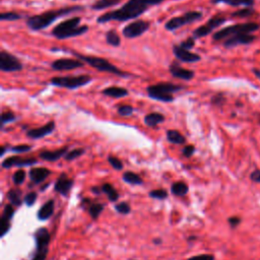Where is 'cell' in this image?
Listing matches in <instances>:
<instances>
[{
    "mask_svg": "<svg viewBox=\"0 0 260 260\" xmlns=\"http://www.w3.org/2000/svg\"><path fill=\"white\" fill-rule=\"evenodd\" d=\"M166 0H128L121 7L105 12L96 17L98 23L109 21H126L138 18L149 7L160 4Z\"/></svg>",
    "mask_w": 260,
    "mask_h": 260,
    "instance_id": "6da1fadb",
    "label": "cell"
},
{
    "mask_svg": "<svg viewBox=\"0 0 260 260\" xmlns=\"http://www.w3.org/2000/svg\"><path fill=\"white\" fill-rule=\"evenodd\" d=\"M83 9L84 7L80 5H72V6H65L57 9H51V10L44 11L40 14H35L27 17L25 23L30 30L39 31L51 25L56 19L63 17L65 15L71 14L73 12H78Z\"/></svg>",
    "mask_w": 260,
    "mask_h": 260,
    "instance_id": "7a4b0ae2",
    "label": "cell"
},
{
    "mask_svg": "<svg viewBox=\"0 0 260 260\" xmlns=\"http://www.w3.org/2000/svg\"><path fill=\"white\" fill-rule=\"evenodd\" d=\"M80 22L81 18L79 16H73L65 19L56 24L51 30V34L58 40H65L84 35L88 31L89 27L86 24L80 25Z\"/></svg>",
    "mask_w": 260,
    "mask_h": 260,
    "instance_id": "3957f363",
    "label": "cell"
},
{
    "mask_svg": "<svg viewBox=\"0 0 260 260\" xmlns=\"http://www.w3.org/2000/svg\"><path fill=\"white\" fill-rule=\"evenodd\" d=\"M70 53L74 57H76L77 59H79L83 63L88 64L89 66H91L92 68H94L98 71L111 73V74H114V75H117V76H120V77H124V78L130 76V74L128 72L123 71L122 69H120L116 65L112 64L110 61H108L105 58L98 57V56H91V55H83V54L78 53V52L73 51V50H71Z\"/></svg>",
    "mask_w": 260,
    "mask_h": 260,
    "instance_id": "277c9868",
    "label": "cell"
},
{
    "mask_svg": "<svg viewBox=\"0 0 260 260\" xmlns=\"http://www.w3.org/2000/svg\"><path fill=\"white\" fill-rule=\"evenodd\" d=\"M183 88L184 85L176 84L169 81H161L148 85L146 87V92L147 96L152 100L159 101L162 103H172L175 100L173 93Z\"/></svg>",
    "mask_w": 260,
    "mask_h": 260,
    "instance_id": "5b68a950",
    "label": "cell"
},
{
    "mask_svg": "<svg viewBox=\"0 0 260 260\" xmlns=\"http://www.w3.org/2000/svg\"><path fill=\"white\" fill-rule=\"evenodd\" d=\"M258 27H259V24L256 22L236 23L215 31L212 36V39L213 41H221V40H226L231 37L242 35V34H252L253 31L257 30Z\"/></svg>",
    "mask_w": 260,
    "mask_h": 260,
    "instance_id": "8992f818",
    "label": "cell"
},
{
    "mask_svg": "<svg viewBox=\"0 0 260 260\" xmlns=\"http://www.w3.org/2000/svg\"><path fill=\"white\" fill-rule=\"evenodd\" d=\"M91 76L87 74L80 75H66V76H54L50 79V82L58 87L67 89H76L91 82Z\"/></svg>",
    "mask_w": 260,
    "mask_h": 260,
    "instance_id": "52a82bcc",
    "label": "cell"
},
{
    "mask_svg": "<svg viewBox=\"0 0 260 260\" xmlns=\"http://www.w3.org/2000/svg\"><path fill=\"white\" fill-rule=\"evenodd\" d=\"M50 234L46 228H40L35 233L36 250L31 257V260H46L49 252Z\"/></svg>",
    "mask_w": 260,
    "mask_h": 260,
    "instance_id": "ba28073f",
    "label": "cell"
},
{
    "mask_svg": "<svg viewBox=\"0 0 260 260\" xmlns=\"http://www.w3.org/2000/svg\"><path fill=\"white\" fill-rule=\"evenodd\" d=\"M201 17H202L201 11H197V10L186 11L182 15L170 18L165 23V28L169 31H174L184 25H187V24L195 22L196 20H199Z\"/></svg>",
    "mask_w": 260,
    "mask_h": 260,
    "instance_id": "9c48e42d",
    "label": "cell"
},
{
    "mask_svg": "<svg viewBox=\"0 0 260 260\" xmlns=\"http://www.w3.org/2000/svg\"><path fill=\"white\" fill-rule=\"evenodd\" d=\"M226 18L221 15V14H216L212 17H210L206 23L198 26L197 28H195L192 32V37L196 40V39H200L203 37H206L207 35L211 34L212 30H214L216 27L220 26L221 24H223L225 22Z\"/></svg>",
    "mask_w": 260,
    "mask_h": 260,
    "instance_id": "30bf717a",
    "label": "cell"
},
{
    "mask_svg": "<svg viewBox=\"0 0 260 260\" xmlns=\"http://www.w3.org/2000/svg\"><path fill=\"white\" fill-rule=\"evenodd\" d=\"M149 27L150 21L138 18L137 20L131 21L126 24L122 29V34L126 39H135L146 32Z\"/></svg>",
    "mask_w": 260,
    "mask_h": 260,
    "instance_id": "8fae6325",
    "label": "cell"
},
{
    "mask_svg": "<svg viewBox=\"0 0 260 260\" xmlns=\"http://www.w3.org/2000/svg\"><path fill=\"white\" fill-rule=\"evenodd\" d=\"M23 68L21 61L8 51L0 52V70L2 72H16Z\"/></svg>",
    "mask_w": 260,
    "mask_h": 260,
    "instance_id": "7c38bea8",
    "label": "cell"
},
{
    "mask_svg": "<svg viewBox=\"0 0 260 260\" xmlns=\"http://www.w3.org/2000/svg\"><path fill=\"white\" fill-rule=\"evenodd\" d=\"M83 66L84 63L77 58H60L51 63V68L56 71H70Z\"/></svg>",
    "mask_w": 260,
    "mask_h": 260,
    "instance_id": "4fadbf2b",
    "label": "cell"
},
{
    "mask_svg": "<svg viewBox=\"0 0 260 260\" xmlns=\"http://www.w3.org/2000/svg\"><path fill=\"white\" fill-rule=\"evenodd\" d=\"M172 51H173V54H174L175 58L180 62L195 63V62L200 61V59H201L200 55H198L197 53H192V52L182 48L179 44L173 45Z\"/></svg>",
    "mask_w": 260,
    "mask_h": 260,
    "instance_id": "5bb4252c",
    "label": "cell"
},
{
    "mask_svg": "<svg viewBox=\"0 0 260 260\" xmlns=\"http://www.w3.org/2000/svg\"><path fill=\"white\" fill-rule=\"evenodd\" d=\"M38 162L35 157H21L19 155H11L3 159L1 166L3 169H10L13 167H29Z\"/></svg>",
    "mask_w": 260,
    "mask_h": 260,
    "instance_id": "9a60e30c",
    "label": "cell"
},
{
    "mask_svg": "<svg viewBox=\"0 0 260 260\" xmlns=\"http://www.w3.org/2000/svg\"><path fill=\"white\" fill-rule=\"evenodd\" d=\"M56 128L55 121L51 120L48 123H46L44 126L38 127V128H29L25 131V134L30 139H41L48 135H50L52 132H54Z\"/></svg>",
    "mask_w": 260,
    "mask_h": 260,
    "instance_id": "2e32d148",
    "label": "cell"
},
{
    "mask_svg": "<svg viewBox=\"0 0 260 260\" xmlns=\"http://www.w3.org/2000/svg\"><path fill=\"white\" fill-rule=\"evenodd\" d=\"M14 207L12 204H5L0 217V236L4 237L10 230V221L14 215Z\"/></svg>",
    "mask_w": 260,
    "mask_h": 260,
    "instance_id": "e0dca14e",
    "label": "cell"
},
{
    "mask_svg": "<svg viewBox=\"0 0 260 260\" xmlns=\"http://www.w3.org/2000/svg\"><path fill=\"white\" fill-rule=\"evenodd\" d=\"M169 71H170V73H171L174 77L179 78V79H182V80H191V79H193V77H194V75H195L194 71L182 67V66L180 65V63H179L178 60L173 61V62L169 65Z\"/></svg>",
    "mask_w": 260,
    "mask_h": 260,
    "instance_id": "ac0fdd59",
    "label": "cell"
},
{
    "mask_svg": "<svg viewBox=\"0 0 260 260\" xmlns=\"http://www.w3.org/2000/svg\"><path fill=\"white\" fill-rule=\"evenodd\" d=\"M72 186H73V180L68 178V176L65 173H62L57 179L54 189L56 192H58L62 196H68Z\"/></svg>",
    "mask_w": 260,
    "mask_h": 260,
    "instance_id": "d6986e66",
    "label": "cell"
},
{
    "mask_svg": "<svg viewBox=\"0 0 260 260\" xmlns=\"http://www.w3.org/2000/svg\"><path fill=\"white\" fill-rule=\"evenodd\" d=\"M255 39L256 37L253 36L252 34H242V35L234 36L224 40L223 46L225 48H233L239 45H248V44H251Z\"/></svg>",
    "mask_w": 260,
    "mask_h": 260,
    "instance_id": "ffe728a7",
    "label": "cell"
},
{
    "mask_svg": "<svg viewBox=\"0 0 260 260\" xmlns=\"http://www.w3.org/2000/svg\"><path fill=\"white\" fill-rule=\"evenodd\" d=\"M68 152V146H63L55 150H43L40 152V157L46 161H57Z\"/></svg>",
    "mask_w": 260,
    "mask_h": 260,
    "instance_id": "44dd1931",
    "label": "cell"
},
{
    "mask_svg": "<svg viewBox=\"0 0 260 260\" xmlns=\"http://www.w3.org/2000/svg\"><path fill=\"white\" fill-rule=\"evenodd\" d=\"M50 174H51V171L49 169L41 168V167L40 168H31L28 172L30 181L36 185L43 183L49 177Z\"/></svg>",
    "mask_w": 260,
    "mask_h": 260,
    "instance_id": "7402d4cb",
    "label": "cell"
},
{
    "mask_svg": "<svg viewBox=\"0 0 260 260\" xmlns=\"http://www.w3.org/2000/svg\"><path fill=\"white\" fill-rule=\"evenodd\" d=\"M102 93L104 95H107V96H110L113 99H121V98L127 96L129 94V91L125 87L112 85V86H108V87L104 88L102 90Z\"/></svg>",
    "mask_w": 260,
    "mask_h": 260,
    "instance_id": "603a6c76",
    "label": "cell"
},
{
    "mask_svg": "<svg viewBox=\"0 0 260 260\" xmlns=\"http://www.w3.org/2000/svg\"><path fill=\"white\" fill-rule=\"evenodd\" d=\"M54 209H55V204H54V200L50 199L48 200L38 211V219L39 220H46L48 218H50L53 213H54Z\"/></svg>",
    "mask_w": 260,
    "mask_h": 260,
    "instance_id": "cb8c5ba5",
    "label": "cell"
},
{
    "mask_svg": "<svg viewBox=\"0 0 260 260\" xmlns=\"http://www.w3.org/2000/svg\"><path fill=\"white\" fill-rule=\"evenodd\" d=\"M165 120H166V118L162 114H160L158 112H152V113L145 115L144 124L150 128H153L156 125L165 122Z\"/></svg>",
    "mask_w": 260,
    "mask_h": 260,
    "instance_id": "d4e9b609",
    "label": "cell"
},
{
    "mask_svg": "<svg viewBox=\"0 0 260 260\" xmlns=\"http://www.w3.org/2000/svg\"><path fill=\"white\" fill-rule=\"evenodd\" d=\"M166 136H167V140L173 144L180 145V144H185L186 142L185 136L181 132L175 129H169L166 133Z\"/></svg>",
    "mask_w": 260,
    "mask_h": 260,
    "instance_id": "484cf974",
    "label": "cell"
},
{
    "mask_svg": "<svg viewBox=\"0 0 260 260\" xmlns=\"http://www.w3.org/2000/svg\"><path fill=\"white\" fill-rule=\"evenodd\" d=\"M121 0H95L92 4H90V8L92 10H104L110 7H113L117 4H120Z\"/></svg>",
    "mask_w": 260,
    "mask_h": 260,
    "instance_id": "4316f807",
    "label": "cell"
},
{
    "mask_svg": "<svg viewBox=\"0 0 260 260\" xmlns=\"http://www.w3.org/2000/svg\"><path fill=\"white\" fill-rule=\"evenodd\" d=\"M102 192L104 194L107 195L108 199L111 202H116L119 199V193L118 191L113 187V185H111L110 183H104L102 186Z\"/></svg>",
    "mask_w": 260,
    "mask_h": 260,
    "instance_id": "83f0119b",
    "label": "cell"
},
{
    "mask_svg": "<svg viewBox=\"0 0 260 260\" xmlns=\"http://www.w3.org/2000/svg\"><path fill=\"white\" fill-rule=\"evenodd\" d=\"M122 179L124 182H126L127 184H130V185H142L143 184L142 178L139 175H137L136 173L131 172V171L124 172Z\"/></svg>",
    "mask_w": 260,
    "mask_h": 260,
    "instance_id": "f1b7e54d",
    "label": "cell"
},
{
    "mask_svg": "<svg viewBox=\"0 0 260 260\" xmlns=\"http://www.w3.org/2000/svg\"><path fill=\"white\" fill-rule=\"evenodd\" d=\"M105 38H106V42H107L110 46L119 47V46L121 45V38H120V36L118 35V32L116 31V29H114V28L109 29V30L106 32Z\"/></svg>",
    "mask_w": 260,
    "mask_h": 260,
    "instance_id": "f546056e",
    "label": "cell"
},
{
    "mask_svg": "<svg viewBox=\"0 0 260 260\" xmlns=\"http://www.w3.org/2000/svg\"><path fill=\"white\" fill-rule=\"evenodd\" d=\"M188 190H189L188 185L186 183H184L183 181L175 182L171 186V191L176 196H184L188 193Z\"/></svg>",
    "mask_w": 260,
    "mask_h": 260,
    "instance_id": "4dcf8cb0",
    "label": "cell"
},
{
    "mask_svg": "<svg viewBox=\"0 0 260 260\" xmlns=\"http://www.w3.org/2000/svg\"><path fill=\"white\" fill-rule=\"evenodd\" d=\"M7 198L13 206H20L22 204L21 191L19 189H10L7 193Z\"/></svg>",
    "mask_w": 260,
    "mask_h": 260,
    "instance_id": "1f68e13d",
    "label": "cell"
},
{
    "mask_svg": "<svg viewBox=\"0 0 260 260\" xmlns=\"http://www.w3.org/2000/svg\"><path fill=\"white\" fill-rule=\"evenodd\" d=\"M88 204V208H87V210H88V213H89V215L91 216V218L92 219H98L99 218V216L101 215V213L103 212V210H104V208H105V204H103V203H96V202H94V203H87Z\"/></svg>",
    "mask_w": 260,
    "mask_h": 260,
    "instance_id": "d6a6232c",
    "label": "cell"
},
{
    "mask_svg": "<svg viewBox=\"0 0 260 260\" xmlns=\"http://www.w3.org/2000/svg\"><path fill=\"white\" fill-rule=\"evenodd\" d=\"M21 18V15L15 11H4L0 13V20L2 21H15Z\"/></svg>",
    "mask_w": 260,
    "mask_h": 260,
    "instance_id": "836d02e7",
    "label": "cell"
},
{
    "mask_svg": "<svg viewBox=\"0 0 260 260\" xmlns=\"http://www.w3.org/2000/svg\"><path fill=\"white\" fill-rule=\"evenodd\" d=\"M84 152H85L84 148H81V147H79V148H73V149H71V150H68V152L65 154L64 158H65V160H67V161H71V160H74V159H76L77 157L81 156Z\"/></svg>",
    "mask_w": 260,
    "mask_h": 260,
    "instance_id": "e575fe53",
    "label": "cell"
},
{
    "mask_svg": "<svg viewBox=\"0 0 260 260\" xmlns=\"http://www.w3.org/2000/svg\"><path fill=\"white\" fill-rule=\"evenodd\" d=\"M16 120V116L11 111H4L1 114V128H3L6 124L14 122Z\"/></svg>",
    "mask_w": 260,
    "mask_h": 260,
    "instance_id": "d590c367",
    "label": "cell"
},
{
    "mask_svg": "<svg viewBox=\"0 0 260 260\" xmlns=\"http://www.w3.org/2000/svg\"><path fill=\"white\" fill-rule=\"evenodd\" d=\"M254 13V9L251 7H245L242 8L240 10H237L235 12L232 13L233 17H240V18H244V17H248L251 16Z\"/></svg>",
    "mask_w": 260,
    "mask_h": 260,
    "instance_id": "8d00e7d4",
    "label": "cell"
},
{
    "mask_svg": "<svg viewBox=\"0 0 260 260\" xmlns=\"http://www.w3.org/2000/svg\"><path fill=\"white\" fill-rule=\"evenodd\" d=\"M108 162L111 165V167L116 171H121L123 169V162L115 155L109 154L108 155Z\"/></svg>",
    "mask_w": 260,
    "mask_h": 260,
    "instance_id": "74e56055",
    "label": "cell"
},
{
    "mask_svg": "<svg viewBox=\"0 0 260 260\" xmlns=\"http://www.w3.org/2000/svg\"><path fill=\"white\" fill-rule=\"evenodd\" d=\"M149 197L157 200H162L168 197V192L165 189H154L148 193Z\"/></svg>",
    "mask_w": 260,
    "mask_h": 260,
    "instance_id": "f35d334b",
    "label": "cell"
},
{
    "mask_svg": "<svg viewBox=\"0 0 260 260\" xmlns=\"http://www.w3.org/2000/svg\"><path fill=\"white\" fill-rule=\"evenodd\" d=\"M117 112L122 117H129V116H131L133 114L134 108L132 106H130V105H122V106H120L118 108Z\"/></svg>",
    "mask_w": 260,
    "mask_h": 260,
    "instance_id": "ab89813d",
    "label": "cell"
},
{
    "mask_svg": "<svg viewBox=\"0 0 260 260\" xmlns=\"http://www.w3.org/2000/svg\"><path fill=\"white\" fill-rule=\"evenodd\" d=\"M115 209L120 214H128L131 211V206L127 202L122 201L115 205Z\"/></svg>",
    "mask_w": 260,
    "mask_h": 260,
    "instance_id": "60d3db41",
    "label": "cell"
},
{
    "mask_svg": "<svg viewBox=\"0 0 260 260\" xmlns=\"http://www.w3.org/2000/svg\"><path fill=\"white\" fill-rule=\"evenodd\" d=\"M25 179V172L23 170H18L14 172L12 176V181L15 185H21Z\"/></svg>",
    "mask_w": 260,
    "mask_h": 260,
    "instance_id": "b9f144b4",
    "label": "cell"
},
{
    "mask_svg": "<svg viewBox=\"0 0 260 260\" xmlns=\"http://www.w3.org/2000/svg\"><path fill=\"white\" fill-rule=\"evenodd\" d=\"M31 149V145L29 144H18V145H14L9 147V150L15 153H23V152H27Z\"/></svg>",
    "mask_w": 260,
    "mask_h": 260,
    "instance_id": "7bdbcfd3",
    "label": "cell"
},
{
    "mask_svg": "<svg viewBox=\"0 0 260 260\" xmlns=\"http://www.w3.org/2000/svg\"><path fill=\"white\" fill-rule=\"evenodd\" d=\"M231 6H246L251 7L254 4V0H230L228 2Z\"/></svg>",
    "mask_w": 260,
    "mask_h": 260,
    "instance_id": "ee69618b",
    "label": "cell"
},
{
    "mask_svg": "<svg viewBox=\"0 0 260 260\" xmlns=\"http://www.w3.org/2000/svg\"><path fill=\"white\" fill-rule=\"evenodd\" d=\"M179 45H180L182 48H184V49L190 51V50L193 49L194 46H195V39H194L193 37H189V38H187L186 40L182 41Z\"/></svg>",
    "mask_w": 260,
    "mask_h": 260,
    "instance_id": "f6af8a7d",
    "label": "cell"
},
{
    "mask_svg": "<svg viewBox=\"0 0 260 260\" xmlns=\"http://www.w3.org/2000/svg\"><path fill=\"white\" fill-rule=\"evenodd\" d=\"M37 197H38V195H37L36 192H29V193H27V194L24 196L23 202H24L25 205H27V206H32V205L35 204V202L37 201Z\"/></svg>",
    "mask_w": 260,
    "mask_h": 260,
    "instance_id": "bcb514c9",
    "label": "cell"
},
{
    "mask_svg": "<svg viewBox=\"0 0 260 260\" xmlns=\"http://www.w3.org/2000/svg\"><path fill=\"white\" fill-rule=\"evenodd\" d=\"M224 101H225V99L222 93H216L215 95H213L211 98V104L214 106H221V105H223Z\"/></svg>",
    "mask_w": 260,
    "mask_h": 260,
    "instance_id": "7dc6e473",
    "label": "cell"
},
{
    "mask_svg": "<svg viewBox=\"0 0 260 260\" xmlns=\"http://www.w3.org/2000/svg\"><path fill=\"white\" fill-rule=\"evenodd\" d=\"M194 152H195V147H194V145H192V144H187V145H185L184 148L182 149V153H183V155L186 156V157L192 156Z\"/></svg>",
    "mask_w": 260,
    "mask_h": 260,
    "instance_id": "c3c4849f",
    "label": "cell"
},
{
    "mask_svg": "<svg viewBox=\"0 0 260 260\" xmlns=\"http://www.w3.org/2000/svg\"><path fill=\"white\" fill-rule=\"evenodd\" d=\"M187 260H214V256L212 254H200V255L192 256Z\"/></svg>",
    "mask_w": 260,
    "mask_h": 260,
    "instance_id": "681fc988",
    "label": "cell"
},
{
    "mask_svg": "<svg viewBox=\"0 0 260 260\" xmlns=\"http://www.w3.org/2000/svg\"><path fill=\"white\" fill-rule=\"evenodd\" d=\"M228 222L232 229H236L241 223V218L239 216H231L228 218Z\"/></svg>",
    "mask_w": 260,
    "mask_h": 260,
    "instance_id": "f907efd6",
    "label": "cell"
},
{
    "mask_svg": "<svg viewBox=\"0 0 260 260\" xmlns=\"http://www.w3.org/2000/svg\"><path fill=\"white\" fill-rule=\"evenodd\" d=\"M250 179L252 182L260 184V170L256 169L250 174Z\"/></svg>",
    "mask_w": 260,
    "mask_h": 260,
    "instance_id": "816d5d0a",
    "label": "cell"
},
{
    "mask_svg": "<svg viewBox=\"0 0 260 260\" xmlns=\"http://www.w3.org/2000/svg\"><path fill=\"white\" fill-rule=\"evenodd\" d=\"M91 192L94 193L95 195H100L101 193H103V192H102V188H101V187H98V186H93V187L91 188Z\"/></svg>",
    "mask_w": 260,
    "mask_h": 260,
    "instance_id": "f5cc1de1",
    "label": "cell"
},
{
    "mask_svg": "<svg viewBox=\"0 0 260 260\" xmlns=\"http://www.w3.org/2000/svg\"><path fill=\"white\" fill-rule=\"evenodd\" d=\"M9 148L6 146V145H2L1 147H0V155L2 156V155H4V153L8 150Z\"/></svg>",
    "mask_w": 260,
    "mask_h": 260,
    "instance_id": "db71d44e",
    "label": "cell"
},
{
    "mask_svg": "<svg viewBox=\"0 0 260 260\" xmlns=\"http://www.w3.org/2000/svg\"><path fill=\"white\" fill-rule=\"evenodd\" d=\"M229 1L230 0H211V3L212 4H218V3H225V4H228Z\"/></svg>",
    "mask_w": 260,
    "mask_h": 260,
    "instance_id": "11a10c76",
    "label": "cell"
},
{
    "mask_svg": "<svg viewBox=\"0 0 260 260\" xmlns=\"http://www.w3.org/2000/svg\"><path fill=\"white\" fill-rule=\"evenodd\" d=\"M252 71H253V73L256 75V77H258V78L260 79V69H256V68H254Z\"/></svg>",
    "mask_w": 260,
    "mask_h": 260,
    "instance_id": "9f6ffc18",
    "label": "cell"
},
{
    "mask_svg": "<svg viewBox=\"0 0 260 260\" xmlns=\"http://www.w3.org/2000/svg\"><path fill=\"white\" fill-rule=\"evenodd\" d=\"M153 243L156 244V245H158V244L161 243V240H160V239H154V240H153Z\"/></svg>",
    "mask_w": 260,
    "mask_h": 260,
    "instance_id": "6f0895ef",
    "label": "cell"
}]
</instances>
